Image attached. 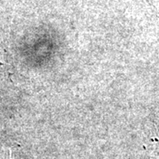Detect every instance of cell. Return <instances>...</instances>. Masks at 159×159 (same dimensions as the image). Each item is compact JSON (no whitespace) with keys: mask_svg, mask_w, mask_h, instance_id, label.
I'll use <instances>...</instances> for the list:
<instances>
[{"mask_svg":"<svg viewBox=\"0 0 159 159\" xmlns=\"http://www.w3.org/2000/svg\"><path fill=\"white\" fill-rule=\"evenodd\" d=\"M0 159H12L11 158V152L10 151H8L7 153H4L2 156H0Z\"/></svg>","mask_w":159,"mask_h":159,"instance_id":"1","label":"cell"}]
</instances>
